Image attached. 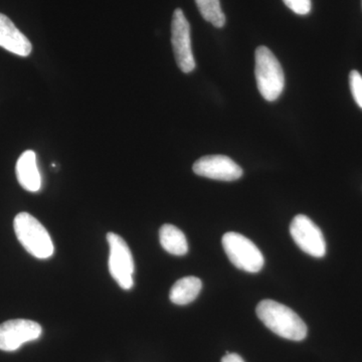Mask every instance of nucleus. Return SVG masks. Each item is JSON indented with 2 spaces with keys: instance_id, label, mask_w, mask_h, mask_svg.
<instances>
[{
  "instance_id": "nucleus-1",
  "label": "nucleus",
  "mask_w": 362,
  "mask_h": 362,
  "mask_svg": "<svg viewBox=\"0 0 362 362\" xmlns=\"http://www.w3.org/2000/svg\"><path fill=\"white\" fill-rule=\"evenodd\" d=\"M257 316L272 332L292 341H302L307 337V326L296 312L274 300L259 302Z\"/></svg>"
},
{
  "instance_id": "nucleus-2",
  "label": "nucleus",
  "mask_w": 362,
  "mask_h": 362,
  "mask_svg": "<svg viewBox=\"0 0 362 362\" xmlns=\"http://www.w3.org/2000/svg\"><path fill=\"white\" fill-rule=\"evenodd\" d=\"M14 232L21 246L35 258L45 259L54 255V243L44 226L35 216L21 213L14 218Z\"/></svg>"
},
{
  "instance_id": "nucleus-3",
  "label": "nucleus",
  "mask_w": 362,
  "mask_h": 362,
  "mask_svg": "<svg viewBox=\"0 0 362 362\" xmlns=\"http://www.w3.org/2000/svg\"><path fill=\"white\" fill-rule=\"evenodd\" d=\"M255 59V75L259 93L267 101H276L284 90L285 77L282 66L275 54L264 45L256 49Z\"/></svg>"
},
{
  "instance_id": "nucleus-4",
  "label": "nucleus",
  "mask_w": 362,
  "mask_h": 362,
  "mask_svg": "<svg viewBox=\"0 0 362 362\" xmlns=\"http://www.w3.org/2000/svg\"><path fill=\"white\" fill-rule=\"evenodd\" d=\"M226 256L233 266L247 273H259L265 265V259L259 247L239 233H225L221 240Z\"/></svg>"
},
{
  "instance_id": "nucleus-5",
  "label": "nucleus",
  "mask_w": 362,
  "mask_h": 362,
  "mask_svg": "<svg viewBox=\"0 0 362 362\" xmlns=\"http://www.w3.org/2000/svg\"><path fill=\"white\" fill-rule=\"evenodd\" d=\"M107 242L110 247L109 271L117 284L124 290H130L134 285L135 264L127 243L117 233H109Z\"/></svg>"
},
{
  "instance_id": "nucleus-6",
  "label": "nucleus",
  "mask_w": 362,
  "mask_h": 362,
  "mask_svg": "<svg viewBox=\"0 0 362 362\" xmlns=\"http://www.w3.org/2000/svg\"><path fill=\"white\" fill-rule=\"evenodd\" d=\"M171 44L178 68L183 73H190L195 69L194 52L190 37V25L180 8L175 9L171 23Z\"/></svg>"
},
{
  "instance_id": "nucleus-7",
  "label": "nucleus",
  "mask_w": 362,
  "mask_h": 362,
  "mask_svg": "<svg viewBox=\"0 0 362 362\" xmlns=\"http://www.w3.org/2000/svg\"><path fill=\"white\" fill-rule=\"evenodd\" d=\"M290 233L295 244L309 256L323 258L326 255V242L322 232L304 214H298L290 225Z\"/></svg>"
},
{
  "instance_id": "nucleus-8",
  "label": "nucleus",
  "mask_w": 362,
  "mask_h": 362,
  "mask_svg": "<svg viewBox=\"0 0 362 362\" xmlns=\"http://www.w3.org/2000/svg\"><path fill=\"white\" fill-rule=\"evenodd\" d=\"M42 326L26 319H13L0 324V350L16 351L26 342L42 337Z\"/></svg>"
},
{
  "instance_id": "nucleus-9",
  "label": "nucleus",
  "mask_w": 362,
  "mask_h": 362,
  "mask_svg": "<svg viewBox=\"0 0 362 362\" xmlns=\"http://www.w3.org/2000/svg\"><path fill=\"white\" fill-rule=\"evenodd\" d=\"M194 173L202 177L214 180L233 181L243 175V169L233 159L226 156L202 157L194 164Z\"/></svg>"
},
{
  "instance_id": "nucleus-10",
  "label": "nucleus",
  "mask_w": 362,
  "mask_h": 362,
  "mask_svg": "<svg viewBox=\"0 0 362 362\" xmlns=\"http://www.w3.org/2000/svg\"><path fill=\"white\" fill-rule=\"evenodd\" d=\"M0 47L20 57H28L33 52L30 40L16 28L11 18L2 13H0Z\"/></svg>"
},
{
  "instance_id": "nucleus-11",
  "label": "nucleus",
  "mask_w": 362,
  "mask_h": 362,
  "mask_svg": "<svg viewBox=\"0 0 362 362\" xmlns=\"http://www.w3.org/2000/svg\"><path fill=\"white\" fill-rule=\"evenodd\" d=\"M16 173L21 187L28 192H37L42 188V176L33 150H26L21 154L16 162Z\"/></svg>"
},
{
  "instance_id": "nucleus-12",
  "label": "nucleus",
  "mask_w": 362,
  "mask_h": 362,
  "mask_svg": "<svg viewBox=\"0 0 362 362\" xmlns=\"http://www.w3.org/2000/svg\"><path fill=\"white\" fill-rule=\"evenodd\" d=\"M202 288L201 279L188 276L176 281L169 293V298L173 304L183 306L194 302L201 293Z\"/></svg>"
},
{
  "instance_id": "nucleus-13",
  "label": "nucleus",
  "mask_w": 362,
  "mask_h": 362,
  "mask_svg": "<svg viewBox=\"0 0 362 362\" xmlns=\"http://www.w3.org/2000/svg\"><path fill=\"white\" fill-rule=\"evenodd\" d=\"M159 240L162 247L173 256H185L188 252V244L185 233L175 226L163 225L159 230Z\"/></svg>"
},
{
  "instance_id": "nucleus-14",
  "label": "nucleus",
  "mask_w": 362,
  "mask_h": 362,
  "mask_svg": "<svg viewBox=\"0 0 362 362\" xmlns=\"http://www.w3.org/2000/svg\"><path fill=\"white\" fill-rule=\"evenodd\" d=\"M195 4L202 18L211 25L218 28L226 25V16L220 0H195Z\"/></svg>"
},
{
  "instance_id": "nucleus-15",
  "label": "nucleus",
  "mask_w": 362,
  "mask_h": 362,
  "mask_svg": "<svg viewBox=\"0 0 362 362\" xmlns=\"http://www.w3.org/2000/svg\"><path fill=\"white\" fill-rule=\"evenodd\" d=\"M350 90L354 101L362 109V76L357 71H351L349 75Z\"/></svg>"
},
{
  "instance_id": "nucleus-16",
  "label": "nucleus",
  "mask_w": 362,
  "mask_h": 362,
  "mask_svg": "<svg viewBox=\"0 0 362 362\" xmlns=\"http://www.w3.org/2000/svg\"><path fill=\"white\" fill-rule=\"evenodd\" d=\"M283 1L288 8L299 16H306L311 11V0H283Z\"/></svg>"
},
{
  "instance_id": "nucleus-17",
  "label": "nucleus",
  "mask_w": 362,
  "mask_h": 362,
  "mask_svg": "<svg viewBox=\"0 0 362 362\" xmlns=\"http://www.w3.org/2000/svg\"><path fill=\"white\" fill-rule=\"evenodd\" d=\"M221 362H245V361L239 354L226 352V356L221 358Z\"/></svg>"
}]
</instances>
